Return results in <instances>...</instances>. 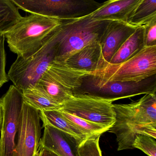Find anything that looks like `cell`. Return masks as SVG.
I'll list each match as a JSON object with an SVG mask.
<instances>
[{
    "label": "cell",
    "mask_w": 156,
    "mask_h": 156,
    "mask_svg": "<svg viewBox=\"0 0 156 156\" xmlns=\"http://www.w3.org/2000/svg\"><path fill=\"white\" fill-rule=\"evenodd\" d=\"M115 122L108 129L116 136L118 151L132 149L139 134L156 139V94H146L127 104H113Z\"/></svg>",
    "instance_id": "cell-1"
},
{
    "label": "cell",
    "mask_w": 156,
    "mask_h": 156,
    "mask_svg": "<svg viewBox=\"0 0 156 156\" xmlns=\"http://www.w3.org/2000/svg\"><path fill=\"white\" fill-rule=\"evenodd\" d=\"M62 20L31 14L4 34L11 51L27 59L38 52L57 33Z\"/></svg>",
    "instance_id": "cell-2"
},
{
    "label": "cell",
    "mask_w": 156,
    "mask_h": 156,
    "mask_svg": "<svg viewBox=\"0 0 156 156\" xmlns=\"http://www.w3.org/2000/svg\"><path fill=\"white\" fill-rule=\"evenodd\" d=\"M110 21L94 20L89 15L63 20L57 38L54 63H64L84 47L99 41Z\"/></svg>",
    "instance_id": "cell-3"
},
{
    "label": "cell",
    "mask_w": 156,
    "mask_h": 156,
    "mask_svg": "<svg viewBox=\"0 0 156 156\" xmlns=\"http://www.w3.org/2000/svg\"><path fill=\"white\" fill-rule=\"evenodd\" d=\"M156 92V75L140 82H107L89 74L82 78L81 86L74 90L73 96L87 95L113 102Z\"/></svg>",
    "instance_id": "cell-4"
},
{
    "label": "cell",
    "mask_w": 156,
    "mask_h": 156,
    "mask_svg": "<svg viewBox=\"0 0 156 156\" xmlns=\"http://www.w3.org/2000/svg\"><path fill=\"white\" fill-rule=\"evenodd\" d=\"M61 26L55 35L38 52L27 59L18 56L12 65L8 78L22 92L34 88L54 63Z\"/></svg>",
    "instance_id": "cell-5"
},
{
    "label": "cell",
    "mask_w": 156,
    "mask_h": 156,
    "mask_svg": "<svg viewBox=\"0 0 156 156\" xmlns=\"http://www.w3.org/2000/svg\"><path fill=\"white\" fill-rule=\"evenodd\" d=\"M89 74L107 82H141L156 75V46L145 47L124 62L106 64Z\"/></svg>",
    "instance_id": "cell-6"
},
{
    "label": "cell",
    "mask_w": 156,
    "mask_h": 156,
    "mask_svg": "<svg viewBox=\"0 0 156 156\" xmlns=\"http://www.w3.org/2000/svg\"><path fill=\"white\" fill-rule=\"evenodd\" d=\"M1 100L2 122L0 138V156H12L24 100L22 93L10 86Z\"/></svg>",
    "instance_id": "cell-7"
},
{
    "label": "cell",
    "mask_w": 156,
    "mask_h": 156,
    "mask_svg": "<svg viewBox=\"0 0 156 156\" xmlns=\"http://www.w3.org/2000/svg\"><path fill=\"white\" fill-rule=\"evenodd\" d=\"M113 102L87 95L74 96L59 111L111 128L115 122Z\"/></svg>",
    "instance_id": "cell-8"
},
{
    "label": "cell",
    "mask_w": 156,
    "mask_h": 156,
    "mask_svg": "<svg viewBox=\"0 0 156 156\" xmlns=\"http://www.w3.org/2000/svg\"><path fill=\"white\" fill-rule=\"evenodd\" d=\"M40 111L24 102L12 156H38L41 139Z\"/></svg>",
    "instance_id": "cell-9"
},
{
    "label": "cell",
    "mask_w": 156,
    "mask_h": 156,
    "mask_svg": "<svg viewBox=\"0 0 156 156\" xmlns=\"http://www.w3.org/2000/svg\"><path fill=\"white\" fill-rule=\"evenodd\" d=\"M47 72L62 104L74 96L73 92L81 86L82 78L90 73L57 63H54Z\"/></svg>",
    "instance_id": "cell-10"
},
{
    "label": "cell",
    "mask_w": 156,
    "mask_h": 156,
    "mask_svg": "<svg viewBox=\"0 0 156 156\" xmlns=\"http://www.w3.org/2000/svg\"><path fill=\"white\" fill-rule=\"evenodd\" d=\"M103 4L90 0H50L46 9L51 18L72 20L91 14Z\"/></svg>",
    "instance_id": "cell-11"
},
{
    "label": "cell",
    "mask_w": 156,
    "mask_h": 156,
    "mask_svg": "<svg viewBox=\"0 0 156 156\" xmlns=\"http://www.w3.org/2000/svg\"><path fill=\"white\" fill-rule=\"evenodd\" d=\"M43 135L40 147L59 156H79L78 148L83 140L49 125L43 126Z\"/></svg>",
    "instance_id": "cell-12"
},
{
    "label": "cell",
    "mask_w": 156,
    "mask_h": 156,
    "mask_svg": "<svg viewBox=\"0 0 156 156\" xmlns=\"http://www.w3.org/2000/svg\"><path fill=\"white\" fill-rule=\"evenodd\" d=\"M138 28L126 22H109L99 41L102 55L106 62L109 63L115 53Z\"/></svg>",
    "instance_id": "cell-13"
},
{
    "label": "cell",
    "mask_w": 156,
    "mask_h": 156,
    "mask_svg": "<svg viewBox=\"0 0 156 156\" xmlns=\"http://www.w3.org/2000/svg\"><path fill=\"white\" fill-rule=\"evenodd\" d=\"M141 0H110L89 16L96 20L120 21L127 23Z\"/></svg>",
    "instance_id": "cell-14"
},
{
    "label": "cell",
    "mask_w": 156,
    "mask_h": 156,
    "mask_svg": "<svg viewBox=\"0 0 156 156\" xmlns=\"http://www.w3.org/2000/svg\"><path fill=\"white\" fill-rule=\"evenodd\" d=\"M66 65L77 70L94 72L105 66L99 41L94 42L70 56L65 62Z\"/></svg>",
    "instance_id": "cell-15"
},
{
    "label": "cell",
    "mask_w": 156,
    "mask_h": 156,
    "mask_svg": "<svg viewBox=\"0 0 156 156\" xmlns=\"http://www.w3.org/2000/svg\"><path fill=\"white\" fill-rule=\"evenodd\" d=\"M145 47V27H138L115 53L109 63L118 64L124 62Z\"/></svg>",
    "instance_id": "cell-16"
},
{
    "label": "cell",
    "mask_w": 156,
    "mask_h": 156,
    "mask_svg": "<svg viewBox=\"0 0 156 156\" xmlns=\"http://www.w3.org/2000/svg\"><path fill=\"white\" fill-rule=\"evenodd\" d=\"M40 115L41 119L43 121V126L45 125L51 126L83 140L88 137L65 118L59 110L41 111Z\"/></svg>",
    "instance_id": "cell-17"
},
{
    "label": "cell",
    "mask_w": 156,
    "mask_h": 156,
    "mask_svg": "<svg viewBox=\"0 0 156 156\" xmlns=\"http://www.w3.org/2000/svg\"><path fill=\"white\" fill-rule=\"evenodd\" d=\"M127 23L136 27H146L156 23V0H141Z\"/></svg>",
    "instance_id": "cell-18"
},
{
    "label": "cell",
    "mask_w": 156,
    "mask_h": 156,
    "mask_svg": "<svg viewBox=\"0 0 156 156\" xmlns=\"http://www.w3.org/2000/svg\"><path fill=\"white\" fill-rule=\"evenodd\" d=\"M22 93L24 102L39 111L59 110L62 107V105L35 87Z\"/></svg>",
    "instance_id": "cell-19"
},
{
    "label": "cell",
    "mask_w": 156,
    "mask_h": 156,
    "mask_svg": "<svg viewBox=\"0 0 156 156\" xmlns=\"http://www.w3.org/2000/svg\"><path fill=\"white\" fill-rule=\"evenodd\" d=\"M22 18L12 0H0V34L7 33Z\"/></svg>",
    "instance_id": "cell-20"
},
{
    "label": "cell",
    "mask_w": 156,
    "mask_h": 156,
    "mask_svg": "<svg viewBox=\"0 0 156 156\" xmlns=\"http://www.w3.org/2000/svg\"><path fill=\"white\" fill-rule=\"evenodd\" d=\"M60 112L65 118L87 137L95 135H102L110 129L108 127L87 121L66 112Z\"/></svg>",
    "instance_id": "cell-21"
},
{
    "label": "cell",
    "mask_w": 156,
    "mask_h": 156,
    "mask_svg": "<svg viewBox=\"0 0 156 156\" xmlns=\"http://www.w3.org/2000/svg\"><path fill=\"white\" fill-rule=\"evenodd\" d=\"M101 136L93 135L83 140L78 148L79 156H102L99 145Z\"/></svg>",
    "instance_id": "cell-22"
},
{
    "label": "cell",
    "mask_w": 156,
    "mask_h": 156,
    "mask_svg": "<svg viewBox=\"0 0 156 156\" xmlns=\"http://www.w3.org/2000/svg\"><path fill=\"white\" fill-rule=\"evenodd\" d=\"M132 146L133 148L138 149L148 156H156V139L149 136L138 135Z\"/></svg>",
    "instance_id": "cell-23"
},
{
    "label": "cell",
    "mask_w": 156,
    "mask_h": 156,
    "mask_svg": "<svg viewBox=\"0 0 156 156\" xmlns=\"http://www.w3.org/2000/svg\"><path fill=\"white\" fill-rule=\"evenodd\" d=\"M5 35L0 34V87L9 81L8 75L5 71L6 67V53L4 41Z\"/></svg>",
    "instance_id": "cell-24"
},
{
    "label": "cell",
    "mask_w": 156,
    "mask_h": 156,
    "mask_svg": "<svg viewBox=\"0 0 156 156\" xmlns=\"http://www.w3.org/2000/svg\"><path fill=\"white\" fill-rule=\"evenodd\" d=\"M145 45L156 46V23L145 27Z\"/></svg>",
    "instance_id": "cell-25"
},
{
    "label": "cell",
    "mask_w": 156,
    "mask_h": 156,
    "mask_svg": "<svg viewBox=\"0 0 156 156\" xmlns=\"http://www.w3.org/2000/svg\"><path fill=\"white\" fill-rule=\"evenodd\" d=\"M38 156H59L54 152L44 148L39 147Z\"/></svg>",
    "instance_id": "cell-26"
},
{
    "label": "cell",
    "mask_w": 156,
    "mask_h": 156,
    "mask_svg": "<svg viewBox=\"0 0 156 156\" xmlns=\"http://www.w3.org/2000/svg\"><path fill=\"white\" fill-rule=\"evenodd\" d=\"M2 108L1 100L0 99V130L1 129L2 124Z\"/></svg>",
    "instance_id": "cell-27"
}]
</instances>
